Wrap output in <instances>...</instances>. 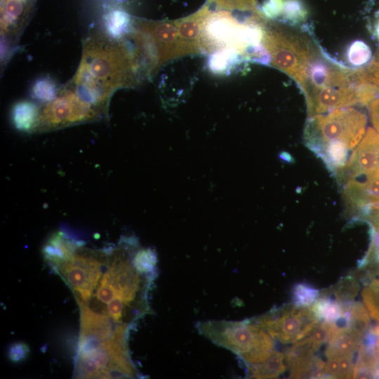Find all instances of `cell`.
<instances>
[{
	"label": "cell",
	"mask_w": 379,
	"mask_h": 379,
	"mask_svg": "<svg viewBox=\"0 0 379 379\" xmlns=\"http://www.w3.org/2000/svg\"><path fill=\"white\" fill-rule=\"evenodd\" d=\"M347 328L364 338L369 326L370 318L368 310L360 302H351L343 319Z\"/></svg>",
	"instance_id": "20"
},
{
	"label": "cell",
	"mask_w": 379,
	"mask_h": 379,
	"mask_svg": "<svg viewBox=\"0 0 379 379\" xmlns=\"http://www.w3.org/2000/svg\"><path fill=\"white\" fill-rule=\"evenodd\" d=\"M338 327L339 326L336 322L320 321L307 336L320 347L329 341Z\"/></svg>",
	"instance_id": "33"
},
{
	"label": "cell",
	"mask_w": 379,
	"mask_h": 379,
	"mask_svg": "<svg viewBox=\"0 0 379 379\" xmlns=\"http://www.w3.org/2000/svg\"><path fill=\"white\" fill-rule=\"evenodd\" d=\"M81 246V242L72 240L58 231L53 234L44 244L42 254L46 262L53 269L69 259Z\"/></svg>",
	"instance_id": "14"
},
{
	"label": "cell",
	"mask_w": 379,
	"mask_h": 379,
	"mask_svg": "<svg viewBox=\"0 0 379 379\" xmlns=\"http://www.w3.org/2000/svg\"><path fill=\"white\" fill-rule=\"evenodd\" d=\"M343 194L350 206L358 210L379 206V168L348 180L344 184Z\"/></svg>",
	"instance_id": "12"
},
{
	"label": "cell",
	"mask_w": 379,
	"mask_h": 379,
	"mask_svg": "<svg viewBox=\"0 0 379 379\" xmlns=\"http://www.w3.org/2000/svg\"><path fill=\"white\" fill-rule=\"evenodd\" d=\"M320 291L305 284L299 283L292 290V304L298 307L311 306L319 297Z\"/></svg>",
	"instance_id": "29"
},
{
	"label": "cell",
	"mask_w": 379,
	"mask_h": 379,
	"mask_svg": "<svg viewBox=\"0 0 379 379\" xmlns=\"http://www.w3.org/2000/svg\"><path fill=\"white\" fill-rule=\"evenodd\" d=\"M319 348L309 336L294 343L284 354L287 367L290 371L299 367L310 360Z\"/></svg>",
	"instance_id": "18"
},
{
	"label": "cell",
	"mask_w": 379,
	"mask_h": 379,
	"mask_svg": "<svg viewBox=\"0 0 379 379\" xmlns=\"http://www.w3.org/2000/svg\"><path fill=\"white\" fill-rule=\"evenodd\" d=\"M106 112L85 100L68 83L57 95L40 107L34 131H47L98 119Z\"/></svg>",
	"instance_id": "7"
},
{
	"label": "cell",
	"mask_w": 379,
	"mask_h": 379,
	"mask_svg": "<svg viewBox=\"0 0 379 379\" xmlns=\"http://www.w3.org/2000/svg\"><path fill=\"white\" fill-rule=\"evenodd\" d=\"M361 218L371 228V240L369 249L360 267L372 264L379 265V206H371L359 209Z\"/></svg>",
	"instance_id": "16"
},
{
	"label": "cell",
	"mask_w": 379,
	"mask_h": 379,
	"mask_svg": "<svg viewBox=\"0 0 379 379\" xmlns=\"http://www.w3.org/2000/svg\"><path fill=\"white\" fill-rule=\"evenodd\" d=\"M374 333L379 335V325L375 328V331H373Z\"/></svg>",
	"instance_id": "40"
},
{
	"label": "cell",
	"mask_w": 379,
	"mask_h": 379,
	"mask_svg": "<svg viewBox=\"0 0 379 379\" xmlns=\"http://www.w3.org/2000/svg\"><path fill=\"white\" fill-rule=\"evenodd\" d=\"M363 69L366 78L379 86V53Z\"/></svg>",
	"instance_id": "37"
},
{
	"label": "cell",
	"mask_w": 379,
	"mask_h": 379,
	"mask_svg": "<svg viewBox=\"0 0 379 379\" xmlns=\"http://www.w3.org/2000/svg\"><path fill=\"white\" fill-rule=\"evenodd\" d=\"M379 168V133L368 128L345 165L335 175L345 184L350 178Z\"/></svg>",
	"instance_id": "11"
},
{
	"label": "cell",
	"mask_w": 379,
	"mask_h": 379,
	"mask_svg": "<svg viewBox=\"0 0 379 379\" xmlns=\"http://www.w3.org/2000/svg\"><path fill=\"white\" fill-rule=\"evenodd\" d=\"M284 5V0H265L259 9L266 19L274 20L280 18Z\"/></svg>",
	"instance_id": "35"
},
{
	"label": "cell",
	"mask_w": 379,
	"mask_h": 379,
	"mask_svg": "<svg viewBox=\"0 0 379 379\" xmlns=\"http://www.w3.org/2000/svg\"><path fill=\"white\" fill-rule=\"evenodd\" d=\"M133 261L140 273L155 277L157 260L153 251L149 248L139 250L133 255Z\"/></svg>",
	"instance_id": "32"
},
{
	"label": "cell",
	"mask_w": 379,
	"mask_h": 379,
	"mask_svg": "<svg viewBox=\"0 0 379 379\" xmlns=\"http://www.w3.org/2000/svg\"><path fill=\"white\" fill-rule=\"evenodd\" d=\"M128 35L134 42L146 76L152 77L164 65L186 56L175 20L133 18L131 31Z\"/></svg>",
	"instance_id": "3"
},
{
	"label": "cell",
	"mask_w": 379,
	"mask_h": 379,
	"mask_svg": "<svg viewBox=\"0 0 379 379\" xmlns=\"http://www.w3.org/2000/svg\"><path fill=\"white\" fill-rule=\"evenodd\" d=\"M198 331L215 345L238 355L247 365L261 364L276 351L274 339L251 320L199 322Z\"/></svg>",
	"instance_id": "2"
},
{
	"label": "cell",
	"mask_w": 379,
	"mask_h": 379,
	"mask_svg": "<svg viewBox=\"0 0 379 379\" xmlns=\"http://www.w3.org/2000/svg\"><path fill=\"white\" fill-rule=\"evenodd\" d=\"M274 340L294 343L307 336L320 322L311 306L285 305L251 320Z\"/></svg>",
	"instance_id": "8"
},
{
	"label": "cell",
	"mask_w": 379,
	"mask_h": 379,
	"mask_svg": "<svg viewBox=\"0 0 379 379\" xmlns=\"http://www.w3.org/2000/svg\"><path fill=\"white\" fill-rule=\"evenodd\" d=\"M78 378H133L138 376L127 340L115 339L79 350L75 370Z\"/></svg>",
	"instance_id": "6"
},
{
	"label": "cell",
	"mask_w": 379,
	"mask_h": 379,
	"mask_svg": "<svg viewBox=\"0 0 379 379\" xmlns=\"http://www.w3.org/2000/svg\"><path fill=\"white\" fill-rule=\"evenodd\" d=\"M371 32L374 39L379 44V11L375 14L374 21L371 27Z\"/></svg>",
	"instance_id": "39"
},
{
	"label": "cell",
	"mask_w": 379,
	"mask_h": 379,
	"mask_svg": "<svg viewBox=\"0 0 379 379\" xmlns=\"http://www.w3.org/2000/svg\"><path fill=\"white\" fill-rule=\"evenodd\" d=\"M370 117L375 129L379 133V98L368 104Z\"/></svg>",
	"instance_id": "38"
},
{
	"label": "cell",
	"mask_w": 379,
	"mask_h": 379,
	"mask_svg": "<svg viewBox=\"0 0 379 379\" xmlns=\"http://www.w3.org/2000/svg\"><path fill=\"white\" fill-rule=\"evenodd\" d=\"M347 60L356 68H362L372 60L371 49L363 41H355L348 48Z\"/></svg>",
	"instance_id": "28"
},
{
	"label": "cell",
	"mask_w": 379,
	"mask_h": 379,
	"mask_svg": "<svg viewBox=\"0 0 379 379\" xmlns=\"http://www.w3.org/2000/svg\"><path fill=\"white\" fill-rule=\"evenodd\" d=\"M206 4L217 10L261 13L257 0H206Z\"/></svg>",
	"instance_id": "27"
},
{
	"label": "cell",
	"mask_w": 379,
	"mask_h": 379,
	"mask_svg": "<svg viewBox=\"0 0 379 379\" xmlns=\"http://www.w3.org/2000/svg\"><path fill=\"white\" fill-rule=\"evenodd\" d=\"M362 337L354 333L345 325L339 326L327 343L325 355L327 359L354 357L363 341Z\"/></svg>",
	"instance_id": "15"
},
{
	"label": "cell",
	"mask_w": 379,
	"mask_h": 379,
	"mask_svg": "<svg viewBox=\"0 0 379 379\" xmlns=\"http://www.w3.org/2000/svg\"><path fill=\"white\" fill-rule=\"evenodd\" d=\"M132 18L121 10H114L107 16V33L115 39H123L131 31Z\"/></svg>",
	"instance_id": "23"
},
{
	"label": "cell",
	"mask_w": 379,
	"mask_h": 379,
	"mask_svg": "<svg viewBox=\"0 0 379 379\" xmlns=\"http://www.w3.org/2000/svg\"><path fill=\"white\" fill-rule=\"evenodd\" d=\"M353 357H344L327 359L324 367V378H354Z\"/></svg>",
	"instance_id": "24"
},
{
	"label": "cell",
	"mask_w": 379,
	"mask_h": 379,
	"mask_svg": "<svg viewBox=\"0 0 379 379\" xmlns=\"http://www.w3.org/2000/svg\"><path fill=\"white\" fill-rule=\"evenodd\" d=\"M145 72L134 48L123 39L93 31L84 41L79 65L67 83L105 112L118 89L136 86Z\"/></svg>",
	"instance_id": "1"
},
{
	"label": "cell",
	"mask_w": 379,
	"mask_h": 379,
	"mask_svg": "<svg viewBox=\"0 0 379 379\" xmlns=\"http://www.w3.org/2000/svg\"><path fill=\"white\" fill-rule=\"evenodd\" d=\"M58 89L53 81L41 79L37 81L34 85L32 95L35 98L47 102L55 98Z\"/></svg>",
	"instance_id": "34"
},
{
	"label": "cell",
	"mask_w": 379,
	"mask_h": 379,
	"mask_svg": "<svg viewBox=\"0 0 379 379\" xmlns=\"http://www.w3.org/2000/svg\"><path fill=\"white\" fill-rule=\"evenodd\" d=\"M307 17L308 10L302 0H284L280 16L282 22L290 25H297L305 21Z\"/></svg>",
	"instance_id": "25"
},
{
	"label": "cell",
	"mask_w": 379,
	"mask_h": 379,
	"mask_svg": "<svg viewBox=\"0 0 379 379\" xmlns=\"http://www.w3.org/2000/svg\"><path fill=\"white\" fill-rule=\"evenodd\" d=\"M40 113V107L36 104L22 100L16 103L12 111L15 127L24 132L34 131Z\"/></svg>",
	"instance_id": "17"
},
{
	"label": "cell",
	"mask_w": 379,
	"mask_h": 379,
	"mask_svg": "<svg viewBox=\"0 0 379 379\" xmlns=\"http://www.w3.org/2000/svg\"><path fill=\"white\" fill-rule=\"evenodd\" d=\"M367 117L351 107L309 117L304 131L307 146L318 155L330 146L353 150L365 134Z\"/></svg>",
	"instance_id": "4"
},
{
	"label": "cell",
	"mask_w": 379,
	"mask_h": 379,
	"mask_svg": "<svg viewBox=\"0 0 379 379\" xmlns=\"http://www.w3.org/2000/svg\"><path fill=\"white\" fill-rule=\"evenodd\" d=\"M29 353V349L25 343H15L8 349V358L13 363L24 361Z\"/></svg>",
	"instance_id": "36"
},
{
	"label": "cell",
	"mask_w": 379,
	"mask_h": 379,
	"mask_svg": "<svg viewBox=\"0 0 379 379\" xmlns=\"http://www.w3.org/2000/svg\"><path fill=\"white\" fill-rule=\"evenodd\" d=\"M241 56L230 51H221L211 54L208 60L209 69L215 74L228 73L229 70L237 65Z\"/></svg>",
	"instance_id": "26"
},
{
	"label": "cell",
	"mask_w": 379,
	"mask_h": 379,
	"mask_svg": "<svg viewBox=\"0 0 379 379\" xmlns=\"http://www.w3.org/2000/svg\"><path fill=\"white\" fill-rule=\"evenodd\" d=\"M361 297L371 317L379 322V277L364 288Z\"/></svg>",
	"instance_id": "30"
},
{
	"label": "cell",
	"mask_w": 379,
	"mask_h": 379,
	"mask_svg": "<svg viewBox=\"0 0 379 379\" xmlns=\"http://www.w3.org/2000/svg\"><path fill=\"white\" fill-rule=\"evenodd\" d=\"M211 11V7L205 4L195 13L175 20L179 38L186 55L203 53L201 31L204 23Z\"/></svg>",
	"instance_id": "13"
},
{
	"label": "cell",
	"mask_w": 379,
	"mask_h": 379,
	"mask_svg": "<svg viewBox=\"0 0 379 379\" xmlns=\"http://www.w3.org/2000/svg\"><path fill=\"white\" fill-rule=\"evenodd\" d=\"M358 290L359 284L356 277L354 275H347L341 278L334 286L326 290V292L320 294L326 295L332 293L336 301L340 304H347L352 301Z\"/></svg>",
	"instance_id": "22"
},
{
	"label": "cell",
	"mask_w": 379,
	"mask_h": 379,
	"mask_svg": "<svg viewBox=\"0 0 379 379\" xmlns=\"http://www.w3.org/2000/svg\"><path fill=\"white\" fill-rule=\"evenodd\" d=\"M36 0H1V36L2 64L11 54L13 46L28 23ZM1 64V65H2Z\"/></svg>",
	"instance_id": "10"
},
{
	"label": "cell",
	"mask_w": 379,
	"mask_h": 379,
	"mask_svg": "<svg viewBox=\"0 0 379 379\" xmlns=\"http://www.w3.org/2000/svg\"><path fill=\"white\" fill-rule=\"evenodd\" d=\"M107 254L80 246L67 260L53 270L70 287L79 306L91 298L102 273Z\"/></svg>",
	"instance_id": "9"
},
{
	"label": "cell",
	"mask_w": 379,
	"mask_h": 379,
	"mask_svg": "<svg viewBox=\"0 0 379 379\" xmlns=\"http://www.w3.org/2000/svg\"><path fill=\"white\" fill-rule=\"evenodd\" d=\"M262 44L269 55V63L292 77L300 87L305 81L309 65L319 53L307 36L267 21L263 25Z\"/></svg>",
	"instance_id": "5"
},
{
	"label": "cell",
	"mask_w": 379,
	"mask_h": 379,
	"mask_svg": "<svg viewBox=\"0 0 379 379\" xmlns=\"http://www.w3.org/2000/svg\"><path fill=\"white\" fill-rule=\"evenodd\" d=\"M325 362L314 356L310 360L290 371L293 378H323Z\"/></svg>",
	"instance_id": "31"
},
{
	"label": "cell",
	"mask_w": 379,
	"mask_h": 379,
	"mask_svg": "<svg viewBox=\"0 0 379 379\" xmlns=\"http://www.w3.org/2000/svg\"><path fill=\"white\" fill-rule=\"evenodd\" d=\"M311 308L320 321L337 322L345 315L343 305L326 295H320Z\"/></svg>",
	"instance_id": "21"
},
{
	"label": "cell",
	"mask_w": 379,
	"mask_h": 379,
	"mask_svg": "<svg viewBox=\"0 0 379 379\" xmlns=\"http://www.w3.org/2000/svg\"><path fill=\"white\" fill-rule=\"evenodd\" d=\"M284 354L275 351L264 362L248 366V375L253 378H275L286 370Z\"/></svg>",
	"instance_id": "19"
}]
</instances>
